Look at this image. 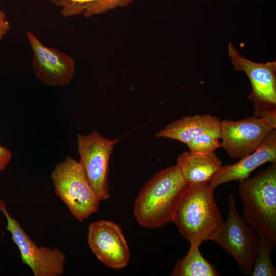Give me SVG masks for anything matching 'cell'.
I'll return each instance as SVG.
<instances>
[{
  "mask_svg": "<svg viewBox=\"0 0 276 276\" xmlns=\"http://www.w3.org/2000/svg\"><path fill=\"white\" fill-rule=\"evenodd\" d=\"M228 202L227 220L212 241L220 244L235 259L243 274L251 275L259 237L238 213L233 194L228 196Z\"/></svg>",
  "mask_w": 276,
  "mask_h": 276,
  "instance_id": "5",
  "label": "cell"
},
{
  "mask_svg": "<svg viewBox=\"0 0 276 276\" xmlns=\"http://www.w3.org/2000/svg\"><path fill=\"white\" fill-rule=\"evenodd\" d=\"M198 244H191L188 254L176 264L172 276H219L215 267L202 256Z\"/></svg>",
  "mask_w": 276,
  "mask_h": 276,
  "instance_id": "16",
  "label": "cell"
},
{
  "mask_svg": "<svg viewBox=\"0 0 276 276\" xmlns=\"http://www.w3.org/2000/svg\"><path fill=\"white\" fill-rule=\"evenodd\" d=\"M0 211L7 219L6 230L18 247L24 264L35 276H60L64 274L66 257L59 248L38 246L19 222L9 213L5 202L0 200Z\"/></svg>",
  "mask_w": 276,
  "mask_h": 276,
  "instance_id": "6",
  "label": "cell"
},
{
  "mask_svg": "<svg viewBox=\"0 0 276 276\" xmlns=\"http://www.w3.org/2000/svg\"><path fill=\"white\" fill-rule=\"evenodd\" d=\"M12 156L11 151L0 145V173L7 167Z\"/></svg>",
  "mask_w": 276,
  "mask_h": 276,
  "instance_id": "19",
  "label": "cell"
},
{
  "mask_svg": "<svg viewBox=\"0 0 276 276\" xmlns=\"http://www.w3.org/2000/svg\"><path fill=\"white\" fill-rule=\"evenodd\" d=\"M239 194L244 220L276 243V163L240 181Z\"/></svg>",
  "mask_w": 276,
  "mask_h": 276,
  "instance_id": "3",
  "label": "cell"
},
{
  "mask_svg": "<svg viewBox=\"0 0 276 276\" xmlns=\"http://www.w3.org/2000/svg\"><path fill=\"white\" fill-rule=\"evenodd\" d=\"M87 241L93 254L105 266L118 270L128 264L130 250L117 224L104 220L93 222L88 228Z\"/></svg>",
  "mask_w": 276,
  "mask_h": 276,
  "instance_id": "11",
  "label": "cell"
},
{
  "mask_svg": "<svg viewBox=\"0 0 276 276\" xmlns=\"http://www.w3.org/2000/svg\"><path fill=\"white\" fill-rule=\"evenodd\" d=\"M209 183L187 185L177 202L172 222L190 244L212 240L224 221Z\"/></svg>",
  "mask_w": 276,
  "mask_h": 276,
  "instance_id": "1",
  "label": "cell"
},
{
  "mask_svg": "<svg viewBox=\"0 0 276 276\" xmlns=\"http://www.w3.org/2000/svg\"><path fill=\"white\" fill-rule=\"evenodd\" d=\"M51 177L55 193L78 221L98 211L100 201L79 162L67 156L56 165Z\"/></svg>",
  "mask_w": 276,
  "mask_h": 276,
  "instance_id": "4",
  "label": "cell"
},
{
  "mask_svg": "<svg viewBox=\"0 0 276 276\" xmlns=\"http://www.w3.org/2000/svg\"><path fill=\"white\" fill-rule=\"evenodd\" d=\"M219 139H220L219 134L205 132L196 136L186 145L192 152H213L220 147Z\"/></svg>",
  "mask_w": 276,
  "mask_h": 276,
  "instance_id": "18",
  "label": "cell"
},
{
  "mask_svg": "<svg viewBox=\"0 0 276 276\" xmlns=\"http://www.w3.org/2000/svg\"><path fill=\"white\" fill-rule=\"evenodd\" d=\"M26 35L32 52V66L36 78L47 85H67L75 73L74 59L55 48L44 45L32 32L27 31Z\"/></svg>",
  "mask_w": 276,
  "mask_h": 276,
  "instance_id": "10",
  "label": "cell"
},
{
  "mask_svg": "<svg viewBox=\"0 0 276 276\" xmlns=\"http://www.w3.org/2000/svg\"><path fill=\"white\" fill-rule=\"evenodd\" d=\"M257 234L259 245L251 275L275 276L276 270L271 261V253L275 242L262 233Z\"/></svg>",
  "mask_w": 276,
  "mask_h": 276,
  "instance_id": "17",
  "label": "cell"
},
{
  "mask_svg": "<svg viewBox=\"0 0 276 276\" xmlns=\"http://www.w3.org/2000/svg\"><path fill=\"white\" fill-rule=\"evenodd\" d=\"M273 129L263 119L256 116L239 121H220V147L233 159L251 153Z\"/></svg>",
  "mask_w": 276,
  "mask_h": 276,
  "instance_id": "9",
  "label": "cell"
},
{
  "mask_svg": "<svg viewBox=\"0 0 276 276\" xmlns=\"http://www.w3.org/2000/svg\"><path fill=\"white\" fill-rule=\"evenodd\" d=\"M276 163V130L273 129L251 153L241 158L236 163L222 166L209 182L215 189L227 182L241 181L248 178L251 173L262 165Z\"/></svg>",
  "mask_w": 276,
  "mask_h": 276,
  "instance_id": "12",
  "label": "cell"
},
{
  "mask_svg": "<svg viewBox=\"0 0 276 276\" xmlns=\"http://www.w3.org/2000/svg\"><path fill=\"white\" fill-rule=\"evenodd\" d=\"M119 139H108L97 131L77 135L79 163L100 201L110 195L108 182L109 160Z\"/></svg>",
  "mask_w": 276,
  "mask_h": 276,
  "instance_id": "7",
  "label": "cell"
},
{
  "mask_svg": "<svg viewBox=\"0 0 276 276\" xmlns=\"http://www.w3.org/2000/svg\"><path fill=\"white\" fill-rule=\"evenodd\" d=\"M228 54L235 70L248 77L252 90L248 98L255 111L276 107V62L257 63L244 57L229 42Z\"/></svg>",
  "mask_w": 276,
  "mask_h": 276,
  "instance_id": "8",
  "label": "cell"
},
{
  "mask_svg": "<svg viewBox=\"0 0 276 276\" xmlns=\"http://www.w3.org/2000/svg\"><path fill=\"white\" fill-rule=\"evenodd\" d=\"M186 186L176 165L156 173L135 199L133 214L137 223L146 228H158L172 222L177 202Z\"/></svg>",
  "mask_w": 276,
  "mask_h": 276,
  "instance_id": "2",
  "label": "cell"
},
{
  "mask_svg": "<svg viewBox=\"0 0 276 276\" xmlns=\"http://www.w3.org/2000/svg\"><path fill=\"white\" fill-rule=\"evenodd\" d=\"M220 121L218 118L210 114L185 117L167 125L155 136L175 140L187 144L194 137L203 133L220 135Z\"/></svg>",
  "mask_w": 276,
  "mask_h": 276,
  "instance_id": "14",
  "label": "cell"
},
{
  "mask_svg": "<svg viewBox=\"0 0 276 276\" xmlns=\"http://www.w3.org/2000/svg\"><path fill=\"white\" fill-rule=\"evenodd\" d=\"M187 185L209 183L222 167V162L214 153L186 151L178 157L176 164Z\"/></svg>",
  "mask_w": 276,
  "mask_h": 276,
  "instance_id": "13",
  "label": "cell"
},
{
  "mask_svg": "<svg viewBox=\"0 0 276 276\" xmlns=\"http://www.w3.org/2000/svg\"><path fill=\"white\" fill-rule=\"evenodd\" d=\"M11 29V25L7 19L6 14L0 9V41Z\"/></svg>",
  "mask_w": 276,
  "mask_h": 276,
  "instance_id": "20",
  "label": "cell"
},
{
  "mask_svg": "<svg viewBox=\"0 0 276 276\" xmlns=\"http://www.w3.org/2000/svg\"><path fill=\"white\" fill-rule=\"evenodd\" d=\"M134 0H65L61 13L65 17L82 14L88 18L103 14L109 10L126 7Z\"/></svg>",
  "mask_w": 276,
  "mask_h": 276,
  "instance_id": "15",
  "label": "cell"
}]
</instances>
